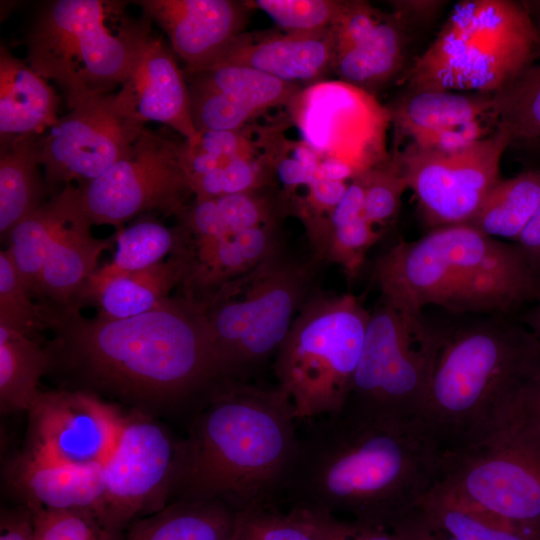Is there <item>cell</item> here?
I'll return each instance as SVG.
<instances>
[{"label": "cell", "instance_id": "obj_1", "mask_svg": "<svg viewBox=\"0 0 540 540\" xmlns=\"http://www.w3.org/2000/svg\"><path fill=\"white\" fill-rule=\"evenodd\" d=\"M47 374L65 390L109 396L144 413L194 414L226 381L204 304L183 294L125 319L47 305Z\"/></svg>", "mask_w": 540, "mask_h": 540}, {"label": "cell", "instance_id": "obj_2", "mask_svg": "<svg viewBox=\"0 0 540 540\" xmlns=\"http://www.w3.org/2000/svg\"><path fill=\"white\" fill-rule=\"evenodd\" d=\"M282 503L391 531L443 477L447 449L423 417L343 408L307 420Z\"/></svg>", "mask_w": 540, "mask_h": 540}, {"label": "cell", "instance_id": "obj_3", "mask_svg": "<svg viewBox=\"0 0 540 540\" xmlns=\"http://www.w3.org/2000/svg\"><path fill=\"white\" fill-rule=\"evenodd\" d=\"M298 422L278 387L222 382L191 415L170 503L219 500L237 512L279 508L297 456Z\"/></svg>", "mask_w": 540, "mask_h": 540}, {"label": "cell", "instance_id": "obj_4", "mask_svg": "<svg viewBox=\"0 0 540 540\" xmlns=\"http://www.w3.org/2000/svg\"><path fill=\"white\" fill-rule=\"evenodd\" d=\"M374 273L383 300L417 312L435 305L452 314L508 315L540 296V280L517 244L468 223L398 243L376 260Z\"/></svg>", "mask_w": 540, "mask_h": 540}, {"label": "cell", "instance_id": "obj_5", "mask_svg": "<svg viewBox=\"0 0 540 540\" xmlns=\"http://www.w3.org/2000/svg\"><path fill=\"white\" fill-rule=\"evenodd\" d=\"M506 316L444 327L423 417L447 451L475 444L505 424L540 368V342Z\"/></svg>", "mask_w": 540, "mask_h": 540}, {"label": "cell", "instance_id": "obj_6", "mask_svg": "<svg viewBox=\"0 0 540 540\" xmlns=\"http://www.w3.org/2000/svg\"><path fill=\"white\" fill-rule=\"evenodd\" d=\"M150 23L122 1H51L26 36L27 63L59 86L71 109L120 87L152 35Z\"/></svg>", "mask_w": 540, "mask_h": 540}, {"label": "cell", "instance_id": "obj_7", "mask_svg": "<svg viewBox=\"0 0 540 540\" xmlns=\"http://www.w3.org/2000/svg\"><path fill=\"white\" fill-rule=\"evenodd\" d=\"M540 49V31L522 2L457 3L408 73V91L494 95L510 86Z\"/></svg>", "mask_w": 540, "mask_h": 540}, {"label": "cell", "instance_id": "obj_8", "mask_svg": "<svg viewBox=\"0 0 540 540\" xmlns=\"http://www.w3.org/2000/svg\"><path fill=\"white\" fill-rule=\"evenodd\" d=\"M370 312L351 294H314L275 354L278 388L297 420L339 413L352 389Z\"/></svg>", "mask_w": 540, "mask_h": 540}, {"label": "cell", "instance_id": "obj_9", "mask_svg": "<svg viewBox=\"0 0 540 540\" xmlns=\"http://www.w3.org/2000/svg\"><path fill=\"white\" fill-rule=\"evenodd\" d=\"M313 265L279 252L221 286L204 304L219 370L245 381L285 339L304 301Z\"/></svg>", "mask_w": 540, "mask_h": 540}, {"label": "cell", "instance_id": "obj_10", "mask_svg": "<svg viewBox=\"0 0 540 540\" xmlns=\"http://www.w3.org/2000/svg\"><path fill=\"white\" fill-rule=\"evenodd\" d=\"M444 327L423 311L402 309L382 299L370 312L344 408L387 419L423 417Z\"/></svg>", "mask_w": 540, "mask_h": 540}, {"label": "cell", "instance_id": "obj_11", "mask_svg": "<svg viewBox=\"0 0 540 540\" xmlns=\"http://www.w3.org/2000/svg\"><path fill=\"white\" fill-rule=\"evenodd\" d=\"M439 485L530 534L540 533V425L514 411L479 442L447 452Z\"/></svg>", "mask_w": 540, "mask_h": 540}, {"label": "cell", "instance_id": "obj_12", "mask_svg": "<svg viewBox=\"0 0 540 540\" xmlns=\"http://www.w3.org/2000/svg\"><path fill=\"white\" fill-rule=\"evenodd\" d=\"M182 141L145 128L128 153L98 178L78 184V201L91 225L118 230L142 213L182 216L191 193L181 161Z\"/></svg>", "mask_w": 540, "mask_h": 540}, {"label": "cell", "instance_id": "obj_13", "mask_svg": "<svg viewBox=\"0 0 540 540\" xmlns=\"http://www.w3.org/2000/svg\"><path fill=\"white\" fill-rule=\"evenodd\" d=\"M286 109L302 141L320 158L348 166L355 178L390 159L391 118L374 94L326 79L302 88Z\"/></svg>", "mask_w": 540, "mask_h": 540}, {"label": "cell", "instance_id": "obj_14", "mask_svg": "<svg viewBox=\"0 0 540 540\" xmlns=\"http://www.w3.org/2000/svg\"><path fill=\"white\" fill-rule=\"evenodd\" d=\"M181 439L153 415H124L117 442L103 463L101 525L115 536L134 521L164 509L176 479Z\"/></svg>", "mask_w": 540, "mask_h": 540}, {"label": "cell", "instance_id": "obj_15", "mask_svg": "<svg viewBox=\"0 0 540 540\" xmlns=\"http://www.w3.org/2000/svg\"><path fill=\"white\" fill-rule=\"evenodd\" d=\"M510 136L501 129L455 152H439L407 144L392 156L412 190L425 224H464L474 217L500 180V163Z\"/></svg>", "mask_w": 540, "mask_h": 540}, {"label": "cell", "instance_id": "obj_16", "mask_svg": "<svg viewBox=\"0 0 540 540\" xmlns=\"http://www.w3.org/2000/svg\"><path fill=\"white\" fill-rule=\"evenodd\" d=\"M113 93L87 99L60 117L41 137V162L48 194L76 180H94L122 159L145 126L123 114Z\"/></svg>", "mask_w": 540, "mask_h": 540}, {"label": "cell", "instance_id": "obj_17", "mask_svg": "<svg viewBox=\"0 0 540 540\" xmlns=\"http://www.w3.org/2000/svg\"><path fill=\"white\" fill-rule=\"evenodd\" d=\"M28 412L26 457L43 463L103 464L113 450L124 415L82 391H40Z\"/></svg>", "mask_w": 540, "mask_h": 540}, {"label": "cell", "instance_id": "obj_18", "mask_svg": "<svg viewBox=\"0 0 540 540\" xmlns=\"http://www.w3.org/2000/svg\"><path fill=\"white\" fill-rule=\"evenodd\" d=\"M184 72L197 132L242 128L271 108H287L302 89L242 65L215 63Z\"/></svg>", "mask_w": 540, "mask_h": 540}, {"label": "cell", "instance_id": "obj_19", "mask_svg": "<svg viewBox=\"0 0 540 540\" xmlns=\"http://www.w3.org/2000/svg\"><path fill=\"white\" fill-rule=\"evenodd\" d=\"M168 36L186 71L216 63L245 32L252 10L246 1L142 0L137 2Z\"/></svg>", "mask_w": 540, "mask_h": 540}, {"label": "cell", "instance_id": "obj_20", "mask_svg": "<svg viewBox=\"0 0 540 540\" xmlns=\"http://www.w3.org/2000/svg\"><path fill=\"white\" fill-rule=\"evenodd\" d=\"M113 99L121 114L140 124H165L188 142L198 136L185 72L161 37L145 42Z\"/></svg>", "mask_w": 540, "mask_h": 540}, {"label": "cell", "instance_id": "obj_21", "mask_svg": "<svg viewBox=\"0 0 540 540\" xmlns=\"http://www.w3.org/2000/svg\"><path fill=\"white\" fill-rule=\"evenodd\" d=\"M332 60L330 29L315 32L283 30L244 32L216 63L248 66L304 88L326 80V75L332 72Z\"/></svg>", "mask_w": 540, "mask_h": 540}, {"label": "cell", "instance_id": "obj_22", "mask_svg": "<svg viewBox=\"0 0 540 540\" xmlns=\"http://www.w3.org/2000/svg\"><path fill=\"white\" fill-rule=\"evenodd\" d=\"M277 222L220 235L192 239L186 234L188 270L182 294L203 301L229 281L278 252Z\"/></svg>", "mask_w": 540, "mask_h": 540}, {"label": "cell", "instance_id": "obj_23", "mask_svg": "<svg viewBox=\"0 0 540 540\" xmlns=\"http://www.w3.org/2000/svg\"><path fill=\"white\" fill-rule=\"evenodd\" d=\"M9 480L28 508L84 510L100 522L103 464H50L21 455L10 467Z\"/></svg>", "mask_w": 540, "mask_h": 540}, {"label": "cell", "instance_id": "obj_24", "mask_svg": "<svg viewBox=\"0 0 540 540\" xmlns=\"http://www.w3.org/2000/svg\"><path fill=\"white\" fill-rule=\"evenodd\" d=\"M91 227L80 210L53 243L38 283L39 303L79 308V295L97 270L100 255L116 240L93 237Z\"/></svg>", "mask_w": 540, "mask_h": 540}, {"label": "cell", "instance_id": "obj_25", "mask_svg": "<svg viewBox=\"0 0 540 540\" xmlns=\"http://www.w3.org/2000/svg\"><path fill=\"white\" fill-rule=\"evenodd\" d=\"M58 105L59 98L47 80L1 45V143L18 137L41 135L60 118Z\"/></svg>", "mask_w": 540, "mask_h": 540}, {"label": "cell", "instance_id": "obj_26", "mask_svg": "<svg viewBox=\"0 0 540 540\" xmlns=\"http://www.w3.org/2000/svg\"><path fill=\"white\" fill-rule=\"evenodd\" d=\"M80 210L77 187L67 184L7 235L9 247L6 250L31 297H36L53 243Z\"/></svg>", "mask_w": 540, "mask_h": 540}, {"label": "cell", "instance_id": "obj_27", "mask_svg": "<svg viewBox=\"0 0 540 540\" xmlns=\"http://www.w3.org/2000/svg\"><path fill=\"white\" fill-rule=\"evenodd\" d=\"M405 50L404 21L394 13L384 14L362 40L333 54L332 73L338 80L374 94L403 68Z\"/></svg>", "mask_w": 540, "mask_h": 540}, {"label": "cell", "instance_id": "obj_28", "mask_svg": "<svg viewBox=\"0 0 540 540\" xmlns=\"http://www.w3.org/2000/svg\"><path fill=\"white\" fill-rule=\"evenodd\" d=\"M236 516L219 500H180L134 521L115 540H230Z\"/></svg>", "mask_w": 540, "mask_h": 540}, {"label": "cell", "instance_id": "obj_29", "mask_svg": "<svg viewBox=\"0 0 540 540\" xmlns=\"http://www.w3.org/2000/svg\"><path fill=\"white\" fill-rule=\"evenodd\" d=\"M117 249L110 263L97 269L86 282L78 298V307L94 301L111 280L140 271L180 253L186 244V234L179 224L170 228L150 219H142L118 230Z\"/></svg>", "mask_w": 540, "mask_h": 540}, {"label": "cell", "instance_id": "obj_30", "mask_svg": "<svg viewBox=\"0 0 540 540\" xmlns=\"http://www.w3.org/2000/svg\"><path fill=\"white\" fill-rule=\"evenodd\" d=\"M41 137L28 135L1 143L0 233L7 237L49 195L41 169Z\"/></svg>", "mask_w": 540, "mask_h": 540}, {"label": "cell", "instance_id": "obj_31", "mask_svg": "<svg viewBox=\"0 0 540 540\" xmlns=\"http://www.w3.org/2000/svg\"><path fill=\"white\" fill-rule=\"evenodd\" d=\"M396 132L413 137L483 117L492 119V95L451 91L410 92L387 107Z\"/></svg>", "mask_w": 540, "mask_h": 540}, {"label": "cell", "instance_id": "obj_32", "mask_svg": "<svg viewBox=\"0 0 540 540\" xmlns=\"http://www.w3.org/2000/svg\"><path fill=\"white\" fill-rule=\"evenodd\" d=\"M188 270L184 251L168 257L146 269L109 281L94 302L98 317L117 320L145 313L166 298L177 286L181 287Z\"/></svg>", "mask_w": 540, "mask_h": 540}, {"label": "cell", "instance_id": "obj_33", "mask_svg": "<svg viewBox=\"0 0 540 540\" xmlns=\"http://www.w3.org/2000/svg\"><path fill=\"white\" fill-rule=\"evenodd\" d=\"M49 356L32 336L0 325V410L2 414L28 411L47 374Z\"/></svg>", "mask_w": 540, "mask_h": 540}, {"label": "cell", "instance_id": "obj_34", "mask_svg": "<svg viewBox=\"0 0 540 540\" xmlns=\"http://www.w3.org/2000/svg\"><path fill=\"white\" fill-rule=\"evenodd\" d=\"M540 204V170L500 179L469 225L495 239L517 241Z\"/></svg>", "mask_w": 540, "mask_h": 540}, {"label": "cell", "instance_id": "obj_35", "mask_svg": "<svg viewBox=\"0 0 540 540\" xmlns=\"http://www.w3.org/2000/svg\"><path fill=\"white\" fill-rule=\"evenodd\" d=\"M418 508L431 523L457 540H531L537 535L515 530L500 517L460 500L438 485Z\"/></svg>", "mask_w": 540, "mask_h": 540}, {"label": "cell", "instance_id": "obj_36", "mask_svg": "<svg viewBox=\"0 0 540 540\" xmlns=\"http://www.w3.org/2000/svg\"><path fill=\"white\" fill-rule=\"evenodd\" d=\"M495 129L513 141L540 142V62L531 64L503 91L492 95Z\"/></svg>", "mask_w": 540, "mask_h": 540}, {"label": "cell", "instance_id": "obj_37", "mask_svg": "<svg viewBox=\"0 0 540 540\" xmlns=\"http://www.w3.org/2000/svg\"><path fill=\"white\" fill-rule=\"evenodd\" d=\"M7 250L0 252V325L32 336L47 329V308L34 303Z\"/></svg>", "mask_w": 540, "mask_h": 540}, {"label": "cell", "instance_id": "obj_38", "mask_svg": "<svg viewBox=\"0 0 540 540\" xmlns=\"http://www.w3.org/2000/svg\"><path fill=\"white\" fill-rule=\"evenodd\" d=\"M382 235V230L362 216L329 227L316 255L320 259H327L341 266L351 280L362 268L368 250Z\"/></svg>", "mask_w": 540, "mask_h": 540}, {"label": "cell", "instance_id": "obj_39", "mask_svg": "<svg viewBox=\"0 0 540 540\" xmlns=\"http://www.w3.org/2000/svg\"><path fill=\"white\" fill-rule=\"evenodd\" d=\"M230 540H319L308 518L299 510L279 508L237 512Z\"/></svg>", "mask_w": 540, "mask_h": 540}, {"label": "cell", "instance_id": "obj_40", "mask_svg": "<svg viewBox=\"0 0 540 540\" xmlns=\"http://www.w3.org/2000/svg\"><path fill=\"white\" fill-rule=\"evenodd\" d=\"M359 178L364 188V216L383 231L396 220L407 183L391 156Z\"/></svg>", "mask_w": 540, "mask_h": 540}, {"label": "cell", "instance_id": "obj_41", "mask_svg": "<svg viewBox=\"0 0 540 540\" xmlns=\"http://www.w3.org/2000/svg\"><path fill=\"white\" fill-rule=\"evenodd\" d=\"M251 9L264 11L280 28L290 32L330 29L342 1L334 0H255L246 1Z\"/></svg>", "mask_w": 540, "mask_h": 540}, {"label": "cell", "instance_id": "obj_42", "mask_svg": "<svg viewBox=\"0 0 540 540\" xmlns=\"http://www.w3.org/2000/svg\"><path fill=\"white\" fill-rule=\"evenodd\" d=\"M34 540H115L97 517L84 510L29 508Z\"/></svg>", "mask_w": 540, "mask_h": 540}, {"label": "cell", "instance_id": "obj_43", "mask_svg": "<svg viewBox=\"0 0 540 540\" xmlns=\"http://www.w3.org/2000/svg\"><path fill=\"white\" fill-rule=\"evenodd\" d=\"M299 510V509H296ZM312 524L319 540H397L392 531L342 520L324 513L299 510Z\"/></svg>", "mask_w": 540, "mask_h": 540}, {"label": "cell", "instance_id": "obj_44", "mask_svg": "<svg viewBox=\"0 0 540 540\" xmlns=\"http://www.w3.org/2000/svg\"><path fill=\"white\" fill-rule=\"evenodd\" d=\"M486 136L483 120H475L417 135L408 143L427 150L455 152L471 146Z\"/></svg>", "mask_w": 540, "mask_h": 540}, {"label": "cell", "instance_id": "obj_45", "mask_svg": "<svg viewBox=\"0 0 540 540\" xmlns=\"http://www.w3.org/2000/svg\"><path fill=\"white\" fill-rule=\"evenodd\" d=\"M397 540H457L431 523L417 508L392 530Z\"/></svg>", "mask_w": 540, "mask_h": 540}, {"label": "cell", "instance_id": "obj_46", "mask_svg": "<svg viewBox=\"0 0 540 540\" xmlns=\"http://www.w3.org/2000/svg\"><path fill=\"white\" fill-rule=\"evenodd\" d=\"M0 540H34L33 514L27 506L1 512Z\"/></svg>", "mask_w": 540, "mask_h": 540}, {"label": "cell", "instance_id": "obj_47", "mask_svg": "<svg viewBox=\"0 0 540 540\" xmlns=\"http://www.w3.org/2000/svg\"><path fill=\"white\" fill-rule=\"evenodd\" d=\"M515 243L532 272L540 280V204Z\"/></svg>", "mask_w": 540, "mask_h": 540}, {"label": "cell", "instance_id": "obj_48", "mask_svg": "<svg viewBox=\"0 0 540 540\" xmlns=\"http://www.w3.org/2000/svg\"><path fill=\"white\" fill-rule=\"evenodd\" d=\"M515 411L540 425V368L524 387Z\"/></svg>", "mask_w": 540, "mask_h": 540}, {"label": "cell", "instance_id": "obj_49", "mask_svg": "<svg viewBox=\"0 0 540 540\" xmlns=\"http://www.w3.org/2000/svg\"><path fill=\"white\" fill-rule=\"evenodd\" d=\"M395 7L394 14L401 20L407 16L413 17L430 15L439 8L441 2L438 1H396L393 2Z\"/></svg>", "mask_w": 540, "mask_h": 540}, {"label": "cell", "instance_id": "obj_50", "mask_svg": "<svg viewBox=\"0 0 540 540\" xmlns=\"http://www.w3.org/2000/svg\"><path fill=\"white\" fill-rule=\"evenodd\" d=\"M525 326L531 331V333L540 342V296L535 301V305L524 316L523 319Z\"/></svg>", "mask_w": 540, "mask_h": 540}, {"label": "cell", "instance_id": "obj_51", "mask_svg": "<svg viewBox=\"0 0 540 540\" xmlns=\"http://www.w3.org/2000/svg\"><path fill=\"white\" fill-rule=\"evenodd\" d=\"M522 3L528 10L537 28L540 30V1H524Z\"/></svg>", "mask_w": 540, "mask_h": 540}, {"label": "cell", "instance_id": "obj_52", "mask_svg": "<svg viewBox=\"0 0 540 540\" xmlns=\"http://www.w3.org/2000/svg\"><path fill=\"white\" fill-rule=\"evenodd\" d=\"M531 540H540V533L535 535Z\"/></svg>", "mask_w": 540, "mask_h": 540}, {"label": "cell", "instance_id": "obj_53", "mask_svg": "<svg viewBox=\"0 0 540 540\" xmlns=\"http://www.w3.org/2000/svg\"><path fill=\"white\" fill-rule=\"evenodd\" d=\"M537 143H538V145H539V148H540V142H537Z\"/></svg>", "mask_w": 540, "mask_h": 540}]
</instances>
